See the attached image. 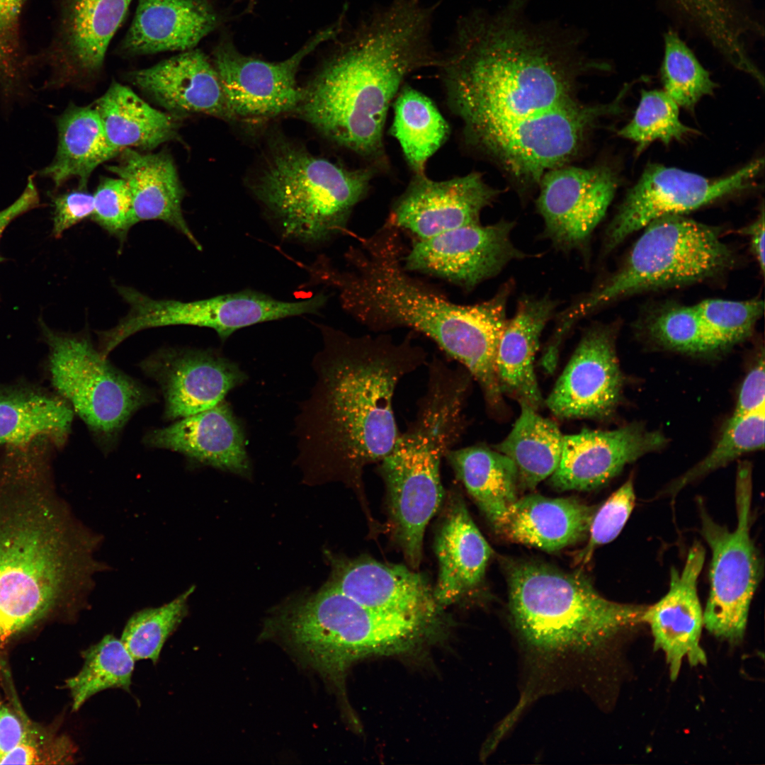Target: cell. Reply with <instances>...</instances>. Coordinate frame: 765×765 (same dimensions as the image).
<instances>
[{
	"label": "cell",
	"mask_w": 765,
	"mask_h": 765,
	"mask_svg": "<svg viewBox=\"0 0 765 765\" xmlns=\"http://www.w3.org/2000/svg\"><path fill=\"white\" fill-rule=\"evenodd\" d=\"M509 609L523 643L550 661L596 653L642 623L646 606L602 596L583 575L521 562L508 572Z\"/></svg>",
	"instance_id": "8992f818"
},
{
	"label": "cell",
	"mask_w": 765,
	"mask_h": 765,
	"mask_svg": "<svg viewBox=\"0 0 765 765\" xmlns=\"http://www.w3.org/2000/svg\"><path fill=\"white\" fill-rule=\"evenodd\" d=\"M327 342L324 414L327 453L337 468L358 481L364 468L392 450L400 431L393 399L404 377L424 366L428 353L410 332L352 336L322 327Z\"/></svg>",
	"instance_id": "277c9868"
},
{
	"label": "cell",
	"mask_w": 765,
	"mask_h": 765,
	"mask_svg": "<svg viewBox=\"0 0 765 765\" xmlns=\"http://www.w3.org/2000/svg\"><path fill=\"white\" fill-rule=\"evenodd\" d=\"M465 407L441 390L424 392L415 417L379 463L404 555L412 568L421 559L426 527L443 498L440 466L463 436Z\"/></svg>",
	"instance_id": "9c48e42d"
},
{
	"label": "cell",
	"mask_w": 765,
	"mask_h": 765,
	"mask_svg": "<svg viewBox=\"0 0 765 765\" xmlns=\"http://www.w3.org/2000/svg\"><path fill=\"white\" fill-rule=\"evenodd\" d=\"M445 458L492 525L518 499L517 468L494 448L483 444L454 448Z\"/></svg>",
	"instance_id": "e575fe53"
},
{
	"label": "cell",
	"mask_w": 765,
	"mask_h": 765,
	"mask_svg": "<svg viewBox=\"0 0 765 765\" xmlns=\"http://www.w3.org/2000/svg\"><path fill=\"white\" fill-rule=\"evenodd\" d=\"M48 484L0 480V649L58 605L76 567Z\"/></svg>",
	"instance_id": "5b68a950"
},
{
	"label": "cell",
	"mask_w": 765,
	"mask_h": 765,
	"mask_svg": "<svg viewBox=\"0 0 765 765\" xmlns=\"http://www.w3.org/2000/svg\"><path fill=\"white\" fill-rule=\"evenodd\" d=\"M635 503L634 486L630 478L598 506L589 527L588 542L577 555L579 562H589L597 548L611 542L619 535Z\"/></svg>",
	"instance_id": "7dc6e473"
},
{
	"label": "cell",
	"mask_w": 765,
	"mask_h": 765,
	"mask_svg": "<svg viewBox=\"0 0 765 765\" xmlns=\"http://www.w3.org/2000/svg\"><path fill=\"white\" fill-rule=\"evenodd\" d=\"M693 132L680 120L679 106L664 91L642 90L633 118L618 135L635 142L641 152L656 140L669 144Z\"/></svg>",
	"instance_id": "7bdbcfd3"
},
{
	"label": "cell",
	"mask_w": 765,
	"mask_h": 765,
	"mask_svg": "<svg viewBox=\"0 0 765 765\" xmlns=\"http://www.w3.org/2000/svg\"><path fill=\"white\" fill-rule=\"evenodd\" d=\"M404 254L400 229L387 220L348 249L345 270L327 261L317 279L336 288L344 309L369 329L403 327L419 332L458 361L482 390L494 388L497 351L508 321L512 286L506 283L480 303L458 304L411 276L403 266Z\"/></svg>",
	"instance_id": "7a4b0ae2"
},
{
	"label": "cell",
	"mask_w": 765,
	"mask_h": 765,
	"mask_svg": "<svg viewBox=\"0 0 765 765\" xmlns=\"http://www.w3.org/2000/svg\"><path fill=\"white\" fill-rule=\"evenodd\" d=\"M764 211L762 208L759 216L754 222L742 230L743 234L748 235L750 246L753 254L757 260L762 273L764 271L765 254H764Z\"/></svg>",
	"instance_id": "f5cc1de1"
},
{
	"label": "cell",
	"mask_w": 765,
	"mask_h": 765,
	"mask_svg": "<svg viewBox=\"0 0 765 765\" xmlns=\"http://www.w3.org/2000/svg\"><path fill=\"white\" fill-rule=\"evenodd\" d=\"M144 442L224 470L241 475L249 470L242 430L223 400L209 409L149 431Z\"/></svg>",
	"instance_id": "d4e9b609"
},
{
	"label": "cell",
	"mask_w": 765,
	"mask_h": 765,
	"mask_svg": "<svg viewBox=\"0 0 765 765\" xmlns=\"http://www.w3.org/2000/svg\"><path fill=\"white\" fill-rule=\"evenodd\" d=\"M27 0H0V89L6 96L21 92L28 62L22 50L20 24Z\"/></svg>",
	"instance_id": "bcb514c9"
},
{
	"label": "cell",
	"mask_w": 765,
	"mask_h": 765,
	"mask_svg": "<svg viewBox=\"0 0 765 765\" xmlns=\"http://www.w3.org/2000/svg\"><path fill=\"white\" fill-rule=\"evenodd\" d=\"M191 588L157 608L135 613L127 622L121 640L135 660L150 659L156 664L163 645L188 613Z\"/></svg>",
	"instance_id": "60d3db41"
},
{
	"label": "cell",
	"mask_w": 765,
	"mask_h": 765,
	"mask_svg": "<svg viewBox=\"0 0 765 765\" xmlns=\"http://www.w3.org/2000/svg\"><path fill=\"white\" fill-rule=\"evenodd\" d=\"M577 40L509 4L460 21L441 60L448 104L468 142L521 188L572 161L600 119L620 108L624 91L604 104L579 98L578 78L589 64Z\"/></svg>",
	"instance_id": "6da1fadb"
},
{
	"label": "cell",
	"mask_w": 765,
	"mask_h": 765,
	"mask_svg": "<svg viewBox=\"0 0 765 765\" xmlns=\"http://www.w3.org/2000/svg\"><path fill=\"white\" fill-rule=\"evenodd\" d=\"M110 146L150 150L178 137L180 117L156 109L131 89L113 82L94 104Z\"/></svg>",
	"instance_id": "d6a6232c"
},
{
	"label": "cell",
	"mask_w": 765,
	"mask_h": 765,
	"mask_svg": "<svg viewBox=\"0 0 765 765\" xmlns=\"http://www.w3.org/2000/svg\"><path fill=\"white\" fill-rule=\"evenodd\" d=\"M390 132L414 174H424L428 159L446 141L450 128L429 98L406 86L395 99Z\"/></svg>",
	"instance_id": "8d00e7d4"
},
{
	"label": "cell",
	"mask_w": 765,
	"mask_h": 765,
	"mask_svg": "<svg viewBox=\"0 0 765 765\" xmlns=\"http://www.w3.org/2000/svg\"><path fill=\"white\" fill-rule=\"evenodd\" d=\"M40 325L55 392L101 444L111 445L132 415L153 401L152 394L114 367L88 336L55 331L42 320Z\"/></svg>",
	"instance_id": "8fae6325"
},
{
	"label": "cell",
	"mask_w": 765,
	"mask_h": 765,
	"mask_svg": "<svg viewBox=\"0 0 765 765\" xmlns=\"http://www.w3.org/2000/svg\"><path fill=\"white\" fill-rule=\"evenodd\" d=\"M520 405V414L511 431L494 448L515 464L519 487L533 489L557 469L564 435L554 421L526 404Z\"/></svg>",
	"instance_id": "d590c367"
},
{
	"label": "cell",
	"mask_w": 765,
	"mask_h": 765,
	"mask_svg": "<svg viewBox=\"0 0 765 765\" xmlns=\"http://www.w3.org/2000/svg\"><path fill=\"white\" fill-rule=\"evenodd\" d=\"M623 266L600 287L563 313L575 323L618 298L714 277L731 266L733 255L711 227L670 215L645 227Z\"/></svg>",
	"instance_id": "30bf717a"
},
{
	"label": "cell",
	"mask_w": 765,
	"mask_h": 765,
	"mask_svg": "<svg viewBox=\"0 0 765 765\" xmlns=\"http://www.w3.org/2000/svg\"><path fill=\"white\" fill-rule=\"evenodd\" d=\"M764 364L762 353L744 379L732 416H742L765 409Z\"/></svg>",
	"instance_id": "f907efd6"
},
{
	"label": "cell",
	"mask_w": 765,
	"mask_h": 765,
	"mask_svg": "<svg viewBox=\"0 0 765 765\" xmlns=\"http://www.w3.org/2000/svg\"><path fill=\"white\" fill-rule=\"evenodd\" d=\"M368 608L430 618L438 604L425 579L404 566L362 560L338 565L329 582Z\"/></svg>",
	"instance_id": "484cf974"
},
{
	"label": "cell",
	"mask_w": 765,
	"mask_h": 765,
	"mask_svg": "<svg viewBox=\"0 0 765 765\" xmlns=\"http://www.w3.org/2000/svg\"><path fill=\"white\" fill-rule=\"evenodd\" d=\"M434 8L392 0L373 13L304 90L297 110L333 141L385 166L391 102L409 74L439 64L431 45Z\"/></svg>",
	"instance_id": "3957f363"
},
{
	"label": "cell",
	"mask_w": 765,
	"mask_h": 765,
	"mask_svg": "<svg viewBox=\"0 0 765 765\" xmlns=\"http://www.w3.org/2000/svg\"><path fill=\"white\" fill-rule=\"evenodd\" d=\"M56 124L57 151L39 176L50 179L57 189L71 178L77 179L79 188L85 189L95 169L119 154L108 142L93 106L71 104Z\"/></svg>",
	"instance_id": "836d02e7"
},
{
	"label": "cell",
	"mask_w": 765,
	"mask_h": 765,
	"mask_svg": "<svg viewBox=\"0 0 765 765\" xmlns=\"http://www.w3.org/2000/svg\"><path fill=\"white\" fill-rule=\"evenodd\" d=\"M81 669L66 681L72 710H77L92 696L110 688L130 691L135 659L121 640L106 635L98 643L82 651Z\"/></svg>",
	"instance_id": "f35d334b"
},
{
	"label": "cell",
	"mask_w": 765,
	"mask_h": 765,
	"mask_svg": "<svg viewBox=\"0 0 765 765\" xmlns=\"http://www.w3.org/2000/svg\"><path fill=\"white\" fill-rule=\"evenodd\" d=\"M428 618L376 611L329 584L285 601L275 621L278 642L303 665L341 688L348 667L368 655L397 652L421 634Z\"/></svg>",
	"instance_id": "52a82bcc"
},
{
	"label": "cell",
	"mask_w": 765,
	"mask_h": 765,
	"mask_svg": "<svg viewBox=\"0 0 765 765\" xmlns=\"http://www.w3.org/2000/svg\"><path fill=\"white\" fill-rule=\"evenodd\" d=\"M752 469L738 464L735 482L737 524L730 531L701 507V533L710 546V591L703 625L714 636L737 643L743 640L750 604L761 574L759 552L750 535Z\"/></svg>",
	"instance_id": "7c38bea8"
},
{
	"label": "cell",
	"mask_w": 765,
	"mask_h": 765,
	"mask_svg": "<svg viewBox=\"0 0 765 765\" xmlns=\"http://www.w3.org/2000/svg\"><path fill=\"white\" fill-rule=\"evenodd\" d=\"M765 409L732 416L709 454L673 482L669 492L676 494L696 479L722 468L742 455L764 447Z\"/></svg>",
	"instance_id": "b9f144b4"
},
{
	"label": "cell",
	"mask_w": 765,
	"mask_h": 765,
	"mask_svg": "<svg viewBox=\"0 0 765 765\" xmlns=\"http://www.w3.org/2000/svg\"><path fill=\"white\" fill-rule=\"evenodd\" d=\"M53 207L52 234L60 238L72 226L91 218L94 214V195L77 188L52 196Z\"/></svg>",
	"instance_id": "681fc988"
},
{
	"label": "cell",
	"mask_w": 765,
	"mask_h": 765,
	"mask_svg": "<svg viewBox=\"0 0 765 765\" xmlns=\"http://www.w3.org/2000/svg\"><path fill=\"white\" fill-rule=\"evenodd\" d=\"M649 332L664 347L686 353H708L725 348L703 324L693 306L664 310L650 324Z\"/></svg>",
	"instance_id": "ee69618b"
},
{
	"label": "cell",
	"mask_w": 765,
	"mask_h": 765,
	"mask_svg": "<svg viewBox=\"0 0 765 765\" xmlns=\"http://www.w3.org/2000/svg\"><path fill=\"white\" fill-rule=\"evenodd\" d=\"M40 205L39 193L33 176H30L21 195L8 207L0 211V239L6 227L16 217ZM4 259L0 255V262Z\"/></svg>",
	"instance_id": "816d5d0a"
},
{
	"label": "cell",
	"mask_w": 765,
	"mask_h": 765,
	"mask_svg": "<svg viewBox=\"0 0 765 765\" xmlns=\"http://www.w3.org/2000/svg\"><path fill=\"white\" fill-rule=\"evenodd\" d=\"M340 28L339 23L322 30L279 62L245 56L230 42H222L215 51L213 66L232 118H271L297 109L304 95L296 83L300 63L321 43L336 37Z\"/></svg>",
	"instance_id": "5bb4252c"
},
{
	"label": "cell",
	"mask_w": 765,
	"mask_h": 765,
	"mask_svg": "<svg viewBox=\"0 0 765 765\" xmlns=\"http://www.w3.org/2000/svg\"><path fill=\"white\" fill-rule=\"evenodd\" d=\"M115 164L107 169L126 183L132 200L134 225L160 220L186 236L199 250L201 245L190 230L182 212L185 191L169 153H142L125 149Z\"/></svg>",
	"instance_id": "4316f807"
},
{
	"label": "cell",
	"mask_w": 765,
	"mask_h": 765,
	"mask_svg": "<svg viewBox=\"0 0 765 765\" xmlns=\"http://www.w3.org/2000/svg\"><path fill=\"white\" fill-rule=\"evenodd\" d=\"M436 550L439 572L434 595L438 604L448 605L480 583L492 553L458 497L450 503Z\"/></svg>",
	"instance_id": "1f68e13d"
},
{
	"label": "cell",
	"mask_w": 765,
	"mask_h": 765,
	"mask_svg": "<svg viewBox=\"0 0 765 765\" xmlns=\"http://www.w3.org/2000/svg\"><path fill=\"white\" fill-rule=\"evenodd\" d=\"M673 4L679 7H691L701 4L708 0H671Z\"/></svg>",
	"instance_id": "db71d44e"
},
{
	"label": "cell",
	"mask_w": 765,
	"mask_h": 765,
	"mask_svg": "<svg viewBox=\"0 0 765 765\" xmlns=\"http://www.w3.org/2000/svg\"><path fill=\"white\" fill-rule=\"evenodd\" d=\"M140 366L159 385L164 416L171 420L215 407L244 379L234 364L210 351L164 350Z\"/></svg>",
	"instance_id": "ffe728a7"
},
{
	"label": "cell",
	"mask_w": 765,
	"mask_h": 765,
	"mask_svg": "<svg viewBox=\"0 0 765 765\" xmlns=\"http://www.w3.org/2000/svg\"><path fill=\"white\" fill-rule=\"evenodd\" d=\"M131 1L65 0L57 37L47 57L52 73L47 86H62L100 71Z\"/></svg>",
	"instance_id": "7402d4cb"
},
{
	"label": "cell",
	"mask_w": 765,
	"mask_h": 765,
	"mask_svg": "<svg viewBox=\"0 0 765 765\" xmlns=\"http://www.w3.org/2000/svg\"><path fill=\"white\" fill-rule=\"evenodd\" d=\"M667 443L659 431L633 423L611 431L582 429L563 436L559 465L550 478L559 491H589L602 486L623 468Z\"/></svg>",
	"instance_id": "d6986e66"
},
{
	"label": "cell",
	"mask_w": 765,
	"mask_h": 765,
	"mask_svg": "<svg viewBox=\"0 0 765 765\" xmlns=\"http://www.w3.org/2000/svg\"><path fill=\"white\" fill-rule=\"evenodd\" d=\"M514 227V222L501 220L417 239L404 254L403 266L407 271L441 278L470 290L498 275L510 261L526 256L511 239Z\"/></svg>",
	"instance_id": "9a60e30c"
},
{
	"label": "cell",
	"mask_w": 765,
	"mask_h": 765,
	"mask_svg": "<svg viewBox=\"0 0 765 765\" xmlns=\"http://www.w3.org/2000/svg\"><path fill=\"white\" fill-rule=\"evenodd\" d=\"M74 412L56 392L25 380L0 382V446H22L39 439L66 443Z\"/></svg>",
	"instance_id": "4dcf8cb0"
},
{
	"label": "cell",
	"mask_w": 765,
	"mask_h": 765,
	"mask_svg": "<svg viewBox=\"0 0 765 765\" xmlns=\"http://www.w3.org/2000/svg\"><path fill=\"white\" fill-rule=\"evenodd\" d=\"M693 307L706 327L725 348L746 339L764 310V302L759 300L709 299Z\"/></svg>",
	"instance_id": "f6af8a7d"
},
{
	"label": "cell",
	"mask_w": 765,
	"mask_h": 765,
	"mask_svg": "<svg viewBox=\"0 0 765 765\" xmlns=\"http://www.w3.org/2000/svg\"><path fill=\"white\" fill-rule=\"evenodd\" d=\"M706 552L699 543L689 549L681 572L673 567L669 588L657 602L646 606L642 623L649 625L654 650L664 652L669 676L675 681L684 659L691 666L705 665L706 654L700 645L703 611L698 595V579Z\"/></svg>",
	"instance_id": "44dd1931"
},
{
	"label": "cell",
	"mask_w": 765,
	"mask_h": 765,
	"mask_svg": "<svg viewBox=\"0 0 765 765\" xmlns=\"http://www.w3.org/2000/svg\"><path fill=\"white\" fill-rule=\"evenodd\" d=\"M130 76L138 89L178 117L202 113L232 118L217 73L200 50H186Z\"/></svg>",
	"instance_id": "603a6c76"
},
{
	"label": "cell",
	"mask_w": 765,
	"mask_h": 765,
	"mask_svg": "<svg viewBox=\"0 0 765 765\" xmlns=\"http://www.w3.org/2000/svg\"><path fill=\"white\" fill-rule=\"evenodd\" d=\"M74 754L67 737L36 725L17 704L0 699V764H69Z\"/></svg>",
	"instance_id": "74e56055"
},
{
	"label": "cell",
	"mask_w": 765,
	"mask_h": 765,
	"mask_svg": "<svg viewBox=\"0 0 765 765\" xmlns=\"http://www.w3.org/2000/svg\"><path fill=\"white\" fill-rule=\"evenodd\" d=\"M557 302L548 295L521 298L501 336L496 368L502 394L538 411L543 404L534 361L542 332L553 316Z\"/></svg>",
	"instance_id": "f1b7e54d"
},
{
	"label": "cell",
	"mask_w": 765,
	"mask_h": 765,
	"mask_svg": "<svg viewBox=\"0 0 765 765\" xmlns=\"http://www.w3.org/2000/svg\"><path fill=\"white\" fill-rule=\"evenodd\" d=\"M616 172L605 165H563L546 171L539 183L537 210L544 234L565 251L584 250L605 216L618 186Z\"/></svg>",
	"instance_id": "2e32d148"
},
{
	"label": "cell",
	"mask_w": 765,
	"mask_h": 765,
	"mask_svg": "<svg viewBox=\"0 0 765 765\" xmlns=\"http://www.w3.org/2000/svg\"><path fill=\"white\" fill-rule=\"evenodd\" d=\"M763 167L764 159H758L729 176L710 178L675 167L648 164L606 230L605 251L657 218L682 215L747 188Z\"/></svg>",
	"instance_id": "4fadbf2b"
},
{
	"label": "cell",
	"mask_w": 765,
	"mask_h": 765,
	"mask_svg": "<svg viewBox=\"0 0 765 765\" xmlns=\"http://www.w3.org/2000/svg\"><path fill=\"white\" fill-rule=\"evenodd\" d=\"M216 23L207 0H138L122 48L131 55L189 50Z\"/></svg>",
	"instance_id": "f546056e"
},
{
	"label": "cell",
	"mask_w": 765,
	"mask_h": 765,
	"mask_svg": "<svg viewBox=\"0 0 765 765\" xmlns=\"http://www.w3.org/2000/svg\"><path fill=\"white\" fill-rule=\"evenodd\" d=\"M499 191L489 186L481 174L472 172L446 181L414 174L395 203L389 220L417 239L434 237L464 226L480 224L482 211Z\"/></svg>",
	"instance_id": "ac0fdd59"
},
{
	"label": "cell",
	"mask_w": 765,
	"mask_h": 765,
	"mask_svg": "<svg viewBox=\"0 0 765 765\" xmlns=\"http://www.w3.org/2000/svg\"><path fill=\"white\" fill-rule=\"evenodd\" d=\"M661 74L664 91L679 106L689 110L702 97L713 94L717 86L691 49L672 30L664 35Z\"/></svg>",
	"instance_id": "ab89813d"
},
{
	"label": "cell",
	"mask_w": 765,
	"mask_h": 765,
	"mask_svg": "<svg viewBox=\"0 0 765 765\" xmlns=\"http://www.w3.org/2000/svg\"><path fill=\"white\" fill-rule=\"evenodd\" d=\"M616 328L587 329L545 400L560 419H606L615 412L623 386L616 350Z\"/></svg>",
	"instance_id": "e0dca14e"
},
{
	"label": "cell",
	"mask_w": 765,
	"mask_h": 765,
	"mask_svg": "<svg viewBox=\"0 0 765 765\" xmlns=\"http://www.w3.org/2000/svg\"><path fill=\"white\" fill-rule=\"evenodd\" d=\"M94 195L92 220L103 230L123 241L135 225L130 193L120 178H103Z\"/></svg>",
	"instance_id": "c3c4849f"
},
{
	"label": "cell",
	"mask_w": 765,
	"mask_h": 765,
	"mask_svg": "<svg viewBox=\"0 0 765 765\" xmlns=\"http://www.w3.org/2000/svg\"><path fill=\"white\" fill-rule=\"evenodd\" d=\"M118 290L130 310L115 327L98 333L101 346L107 353L142 330L172 325L208 327L225 340L234 332L240 317L239 304L232 293L183 302L154 299L129 287Z\"/></svg>",
	"instance_id": "cb8c5ba5"
},
{
	"label": "cell",
	"mask_w": 765,
	"mask_h": 765,
	"mask_svg": "<svg viewBox=\"0 0 765 765\" xmlns=\"http://www.w3.org/2000/svg\"><path fill=\"white\" fill-rule=\"evenodd\" d=\"M373 175L369 168L348 169L279 141L253 190L284 239L319 245L345 232Z\"/></svg>",
	"instance_id": "ba28073f"
},
{
	"label": "cell",
	"mask_w": 765,
	"mask_h": 765,
	"mask_svg": "<svg viewBox=\"0 0 765 765\" xmlns=\"http://www.w3.org/2000/svg\"><path fill=\"white\" fill-rule=\"evenodd\" d=\"M598 506L539 494L517 499L493 525L515 543L556 552L585 539Z\"/></svg>",
	"instance_id": "83f0119b"
}]
</instances>
